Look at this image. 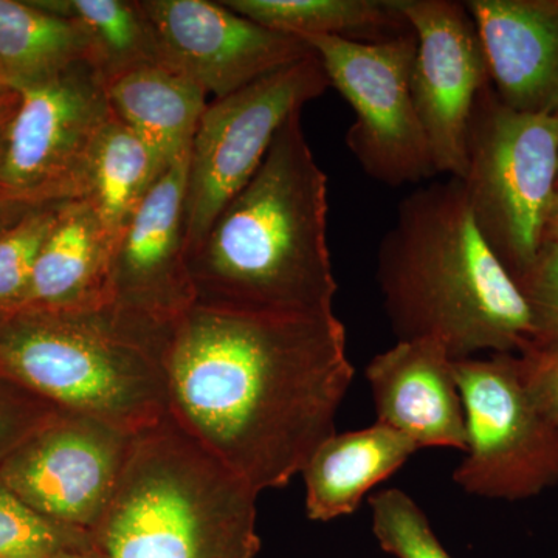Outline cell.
Segmentation results:
<instances>
[{
  "label": "cell",
  "mask_w": 558,
  "mask_h": 558,
  "mask_svg": "<svg viewBox=\"0 0 558 558\" xmlns=\"http://www.w3.org/2000/svg\"><path fill=\"white\" fill-rule=\"evenodd\" d=\"M170 414L256 494L288 486L336 433L354 379L336 314L194 304L163 354Z\"/></svg>",
  "instance_id": "1"
},
{
  "label": "cell",
  "mask_w": 558,
  "mask_h": 558,
  "mask_svg": "<svg viewBox=\"0 0 558 558\" xmlns=\"http://www.w3.org/2000/svg\"><path fill=\"white\" fill-rule=\"evenodd\" d=\"M17 101H20V94L14 100L0 105V157H2L3 140H5L7 130H9L11 117L16 110Z\"/></svg>",
  "instance_id": "32"
},
{
  "label": "cell",
  "mask_w": 558,
  "mask_h": 558,
  "mask_svg": "<svg viewBox=\"0 0 558 558\" xmlns=\"http://www.w3.org/2000/svg\"><path fill=\"white\" fill-rule=\"evenodd\" d=\"M468 450L453 473L465 494L519 501L558 483V428L521 381L517 357L454 360Z\"/></svg>",
  "instance_id": "8"
},
{
  "label": "cell",
  "mask_w": 558,
  "mask_h": 558,
  "mask_svg": "<svg viewBox=\"0 0 558 558\" xmlns=\"http://www.w3.org/2000/svg\"><path fill=\"white\" fill-rule=\"evenodd\" d=\"M454 360L436 339L398 341L366 366L377 422L421 449L468 450L464 405Z\"/></svg>",
  "instance_id": "15"
},
{
  "label": "cell",
  "mask_w": 558,
  "mask_h": 558,
  "mask_svg": "<svg viewBox=\"0 0 558 558\" xmlns=\"http://www.w3.org/2000/svg\"><path fill=\"white\" fill-rule=\"evenodd\" d=\"M112 252L113 242L94 208L86 201L64 202L17 307L100 310Z\"/></svg>",
  "instance_id": "17"
},
{
  "label": "cell",
  "mask_w": 558,
  "mask_h": 558,
  "mask_svg": "<svg viewBox=\"0 0 558 558\" xmlns=\"http://www.w3.org/2000/svg\"><path fill=\"white\" fill-rule=\"evenodd\" d=\"M190 153L157 179L116 241L105 310L163 359L175 326L196 304L185 244Z\"/></svg>",
  "instance_id": "11"
},
{
  "label": "cell",
  "mask_w": 558,
  "mask_h": 558,
  "mask_svg": "<svg viewBox=\"0 0 558 558\" xmlns=\"http://www.w3.org/2000/svg\"><path fill=\"white\" fill-rule=\"evenodd\" d=\"M465 196L476 226L519 281L537 259L558 179V113L502 105L487 83L468 130Z\"/></svg>",
  "instance_id": "6"
},
{
  "label": "cell",
  "mask_w": 558,
  "mask_h": 558,
  "mask_svg": "<svg viewBox=\"0 0 558 558\" xmlns=\"http://www.w3.org/2000/svg\"><path fill=\"white\" fill-rule=\"evenodd\" d=\"M234 13L282 35L377 43L410 32L398 0H223Z\"/></svg>",
  "instance_id": "21"
},
{
  "label": "cell",
  "mask_w": 558,
  "mask_h": 558,
  "mask_svg": "<svg viewBox=\"0 0 558 558\" xmlns=\"http://www.w3.org/2000/svg\"><path fill=\"white\" fill-rule=\"evenodd\" d=\"M534 318V349H558V244H543L537 259L517 281Z\"/></svg>",
  "instance_id": "27"
},
{
  "label": "cell",
  "mask_w": 558,
  "mask_h": 558,
  "mask_svg": "<svg viewBox=\"0 0 558 558\" xmlns=\"http://www.w3.org/2000/svg\"><path fill=\"white\" fill-rule=\"evenodd\" d=\"M54 558H102V556L94 546H90V548L65 550Z\"/></svg>",
  "instance_id": "33"
},
{
  "label": "cell",
  "mask_w": 558,
  "mask_h": 558,
  "mask_svg": "<svg viewBox=\"0 0 558 558\" xmlns=\"http://www.w3.org/2000/svg\"><path fill=\"white\" fill-rule=\"evenodd\" d=\"M58 409L2 376L0 379V462Z\"/></svg>",
  "instance_id": "28"
},
{
  "label": "cell",
  "mask_w": 558,
  "mask_h": 558,
  "mask_svg": "<svg viewBox=\"0 0 558 558\" xmlns=\"http://www.w3.org/2000/svg\"><path fill=\"white\" fill-rule=\"evenodd\" d=\"M54 558V557H53Z\"/></svg>",
  "instance_id": "36"
},
{
  "label": "cell",
  "mask_w": 558,
  "mask_h": 558,
  "mask_svg": "<svg viewBox=\"0 0 558 558\" xmlns=\"http://www.w3.org/2000/svg\"><path fill=\"white\" fill-rule=\"evenodd\" d=\"M31 208L32 205L22 204V202L11 201L9 197L0 196V231L5 230L10 223L20 219L21 216Z\"/></svg>",
  "instance_id": "30"
},
{
  "label": "cell",
  "mask_w": 558,
  "mask_h": 558,
  "mask_svg": "<svg viewBox=\"0 0 558 558\" xmlns=\"http://www.w3.org/2000/svg\"><path fill=\"white\" fill-rule=\"evenodd\" d=\"M377 282L399 341L439 340L453 360L534 349L527 301L481 234L461 179L400 201L380 242Z\"/></svg>",
  "instance_id": "3"
},
{
  "label": "cell",
  "mask_w": 558,
  "mask_h": 558,
  "mask_svg": "<svg viewBox=\"0 0 558 558\" xmlns=\"http://www.w3.org/2000/svg\"><path fill=\"white\" fill-rule=\"evenodd\" d=\"M16 92L0 157V196L32 207L80 201L92 149L113 116L105 81L80 62Z\"/></svg>",
  "instance_id": "10"
},
{
  "label": "cell",
  "mask_w": 558,
  "mask_h": 558,
  "mask_svg": "<svg viewBox=\"0 0 558 558\" xmlns=\"http://www.w3.org/2000/svg\"><path fill=\"white\" fill-rule=\"evenodd\" d=\"M256 498L168 414L132 438L92 543L102 558H255Z\"/></svg>",
  "instance_id": "4"
},
{
  "label": "cell",
  "mask_w": 558,
  "mask_h": 558,
  "mask_svg": "<svg viewBox=\"0 0 558 558\" xmlns=\"http://www.w3.org/2000/svg\"><path fill=\"white\" fill-rule=\"evenodd\" d=\"M165 171L146 143L113 113L92 149L80 199L97 213L113 245Z\"/></svg>",
  "instance_id": "20"
},
{
  "label": "cell",
  "mask_w": 558,
  "mask_h": 558,
  "mask_svg": "<svg viewBox=\"0 0 558 558\" xmlns=\"http://www.w3.org/2000/svg\"><path fill=\"white\" fill-rule=\"evenodd\" d=\"M543 244H558V189L550 202L545 227H543Z\"/></svg>",
  "instance_id": "31"
},
{
  "label": "cell",
  "mask_w": 558,
  "mask_h": 558,
  "mask_svg": "<svg viewBox=\"0 0 558 558\" xmlns=\"http://www.w3.org/2000/svg\"><path fill=\"white\" fill-rule=\"evenodd\" d=\"M113 113L153 150L168 170L190 153L207 94L165 64L145 65L106 86Z\"/></svg>",
  "instance_id": "19"
},
{
  "label": "cell",
  "mask_w": 558,
  "mask_h": 558,
  "mask_svg": "<svg viewBox=\"0 0 558 558\" xmlns=\"http://www.w3.org/2000/svg\"><path fill=\"white\" fill-rule=\"evenodd\" d=\"M14 98H17V92L10 86L9 81L0 72V105L14 100Z\"/></svg>",
  "instance_id": "34"
},
{
  "label": "cell",
  "mask_w": 558,
  "mask_h": 558,
  "mask_svg": "<svg viewBox=\"0 0 558 558\" xmlns=\"http://www.w3.org/2000/svg\"><path fill=\"white\" fill-rule=\"evenodd\" d=\"M0 376L131 435L170 414L163 359L105 307L0 311Z\"/></svg>",
  "instance_id": "5"
},
{
  "label": "cell",
  "mask_w": 558,
  "mask_h": 558,
  "mask_svg": "<svg viewBox=\"0 0 558 558\" xmlns=\"http://www.w3.org/2000/svg\"><path fill=\"white\" fill-rule=\"evenodd\" d=\"M89 64V40L75 22L31 2L0 0V72L14 90Z\"/></svg>",
  "instance_id": "22"
},
{
  "label": "cell",
  "mask_w": 558,
  "mask_h": 558,
  "mask_svg": "<svg viewBox=\"0 0 558 558\" xmlns=\"http://www.w3.org/2000/svg\"><path fill=\"white\" fill-rule=\"evenodd\" d=\"M161 64L193 81L213 100L229 97L314 53L304 40L269 31L209 0H142Z\"/></svg>",
  "instance_id": "14"
},
{
  "label": "cell",
  "mask_w": 558,
  "mask_h": 558,
  "mask_svg": "<svg viewBox=\"0 0 558 558\" xmlns=\"http://www.w3.org/2000/svg\"><path fill=\"white\" fill-rule=\"evenodd\" d=\"M90 546L89 534L39 515L0 478V558H53Z\"/></svg>",
  "instance_id": "24"
},
{
  "label": "cell",
  "mask_w": 558,
  "mask_h": 558,
  "mask_svg": "<svg viewBox=\"0 0 558 558\" xmlns=\"http://www.w3.org/2000/svg\"><path fill=\"white\" fill-rule=\"evenodd\" d=\"M557 189H558V179H557Z\"/></svg>",
  "instance_id": "35"
},
{
  "label": "cell",
  "mask_w": 558,
  "mask_h": 558,
  "mask_svg": "<svg viewBox=\"0 0 558 558\" xmlns=\"http://www.w3.org/2000/svg\"><path fill=\"white\" fill-rule=\"evenodd\" d=\"M330 87L317 54L208 102L190 149L183 223L190 256L258 171L279 128Z\"/></svg>",
  "instance_id": "7"
},
{
  "label": "cell",
  "mask_w": 558,
  "mask_h": 558,
  "mask_svg": "<svg viewBox=\"0 0 558 558\" xmlns=\"http://www.w3.org/2000/svg\"><path fill=\"white\" fill-rule=\"evenodd\" d=\"M75 22L89 40V65L106 86L132 70L161 64L159 40L142 0H33Z\"/></svg>",
  "instance_id": "23"
},
{
  "label": "cell",
  "mask_w": 558,
  "mask_h": 558,
  "mask_svg": "<svg viewBox=\"0 0 558 558\" xmlns=\"http://www.w3.org/2000/svg\"><path fill=\"white\" fill-rule=\"evenodd\" d=\"M373 534L385 553L396 558H453L436 537L424 510L400 488L371 495Z\"/></svg>",
  "instance_id": "25"
},
{
  "label": "cell",
  "mask_w": 558,
  "mask_h": 558,
  "mask_svg": "<svg viewBox=\"0 0 558 558\" xmlns=\"http://www.w3.org/2000/svg\"><path fill=\"white\" fill-rule=\"evenodd\" d=\"M417 450L413 440L380 422L333 433L301 472L307 517L330 521L351 515L368 492L398 472Z\"/></svg>",
  "instance_id": "18"
},
{
  "label": "cell",
  "mask_w": 558,
  "mask_h": 558,
  "mask_svg": "<svg viewBox=\"0 0 558 558\" xmlns=\"http://www.w3.org/2000/svg\"><path fill=\"white\" fill-rule=\"evenodd\" d=\"M328 208V175L315 160L299 110L190 256L196 304L303 317L336 314Z\"/></svg>",
  "instance_id": "2"
},
{
  "label": "cell",
  "mask_w": 558,
  "mask_h": 558,
  "mask_svg": "<svg viewBox=\"0 0 558 558\" xmlns=\"http://www.w3.org/2000/svg\"><path fill=\"white\" fill-rule=\"evenodd\" d=\"M303 40L322 61L330 86L354 109L347 146L362 170L392 189L436 178L411 97L417 46L413 31L377 43L340 36Z\"/></svg>",
  "instance_id": "9"
},
{
  "label": "cell",
  "mask_w": 558,
  "mask_h": 558,
  "mask_svg": "<svg viewBox=\"0 0 558 558\" xmlns=\"http://www.w3.org/2000/svg\"><path fill=\"white\" fill-rule=\"evenodd\" d=\"M134 435L57 410L0 462V478L39 515L92 532L119 486Z\"/></svg>",
  "instance_id": "12"
},
{
  "label": "cell",
  "mask_w": 558,
  "mask_h": 558,
  "mask_svg": "<svg viewBox=\"0 0 558 558\" xmlns=\"http://www.w3.org/2000/svg\"><path fill=\"white\" fill-rule=\"evenodd\" d=\"M488 80L502 105L558 113V2L469 0Z\"/></svg>",
  "instance_id": "16"
},
{
  "label": "cell",
  "mask_w": 558,
  "mask_h": 558,
  "mask_svg": "<svg viewBox=\"0 0 558 558\" xmlns=\"http://www.w3.org/2000/svg\"><path fill=\"white\" fill-rule=\"evenodd\" d=\"M517 365L527 395L558 428V349H531L517 357Z\"/></svg>",
  "instance_id": "29"
},
{
  "label": "cell",
  "mask_w": 558,
  "mask_h": 558,
  "mask_svg": "<svg viewBox=\"0 0 558 558\" xmlns=\"http://www.w3.org/2000/svg\"><path fill=\"white\" fill-rule=\"evenodd\" d=\"M398 7L416 36L410 89L433 167L462 180L470 116L490 83L475 22L457 0H398Z\"/></svg>",
  "instance_id": "13"
},
{
  "label": "cell",
  "mask_w": 558,
  "mask_h": 558,
  "mask_svg": "<svg viewBox=\"0 0 558 558\" xmlns=\"http://www.w3.org/2000/svg\"><path fill=\"white\" fill-rule=\"evenodd\" d=\"M62 204L36 205L0 231V311L14 310L24 300L36 259Z\"/></svg>",
  "instance_id": "26"
}]
</instances>
